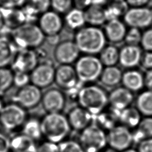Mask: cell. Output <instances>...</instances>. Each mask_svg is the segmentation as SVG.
Wrapping results in <instances>:
<instances>
[{
    "label": "cell",
    "mask_w": 152,
    "mask_h": 152,
    "mask_svg": "<svg viewBox=\"0 0 152 152\" xmlns=\"http://www.w3.org/2000/svg\"><path fill=\"white\" fill-rule=\"evenodd\" d=\"M36 152H59L58 144L45 140L37 145Z\"/></svg>",
    "instance_id": "cell-41"
},
{
    "label": "cell",
    "mask_w": 152,
    "mask_h": 152,
    "mask_svg": "<svg viewBox=\"0 0 152 152\" xmlns=\"http://www.w3.org/2000/svg\"><path fill=\"white\" fill-rule=\"evenodd\" d=\"M26 4L32 7L40 15L50 9V0H27Z\"/></svg>",
    "instance_id": "cell-38"
},
{
    "label": "cell",
    "mask_w": 152,
    "mask_h": 152,
    "mask_svg": "<svg viewBox=\"0 0 152 152\" xmlns=\"http://www.w3.org/2000/svg\"><path fill=\"white\" fill-rule=\"evenodd\" d=\"M144 78V86L147 88V90L152 91V69L147 70L145 75Z\"/></svg>",
    "instance_id": "cell-49"
},
{
    "label": "cell",
    "mask_w": 152,
    "mask_h": 152,
    "mask_svg": "<svg viewBox=\"0 0 152 152\" xmlns=\"http://www.w3.org/2000/svg\"><path fill=\"white\" fill-rule=\"evenodd\" d=\"M74 66L79 81L86 84L99 80L104 67L98 56L92 55L80 56Z\"/></svg>",
    "instance_id": "cell-5"
},
{
    "label": "cell",
    "mask_w": 152,
    "mask_h": 152,
    "mask_svg": "<svg viewBox=\"0 0 152 152\" xmlns=\"http://www.w3.org/2000/svg\"><path fill=\"white\" fill-rule=\"evenodd\" d=\"M132 138L133 144H136L137 145L147 138L143 132L138 128H136V129L132 132Z\"/></svg>",
    "instance_id": "cell-46"
},
{
    "label": "cell",
    "mask_w": 152,
    "mask_h": 152,
    "mask_svg": "<svg viewBox=\"0 0 152 152\" xmlns=\"http://www.w3.org/2000/svg\"><path fill=\"white\" fill-rule=\"evenodd\" d=\"M78 141L84 152H101L107 146V132L93 123L80 132Z\"/></svg>",
    "instance_id": "cell-6"
},
{
    "label": "cell",
    "mask_w": 152,
    "mask_h": 152,
    "mask_svg": "<svg viewBox=\"0 0 152 152\" xmlns=\"http://www.w3.org/2000/svg\"><path fill=\"white\" fill-rule=\"evenodd\" d=\"M142 33V32L140 29L129 27V28L127 30L124 41L126 45L138 46L141 43Z\"/></svg>",
    "instance_id": "cell-35"
},
{
    "label": "cell",
    "mask_w": 152,
    "mask_h": 152,
    "mask_svg": "<svg viewBox=\"0 0 152 152\" xmlns=\"http://www.w3.org/2000/svg\"><path fill=\"white\" fill-rule=\"evenodd\" d=\"M54 83L64 91H69L81 83L78 80L74 65H58L55 69Z\"/></svg>",
    "instance_id": "cell-15"
},
{
    "label": "cell",
    "mask_w": 152,
    "mask_h": 152,
    "mask_svg": "<svg viewBox=\"0 0 152 152\" xmlns=\"http://www.w3.org/2000/svg\"><path fill=\"white\" fill-rule=\"evenodd\" d=\"M71 129L81 131L94 122V116L79 105L69 109L66 116Z\"/></svg>",
    "instance_id": "cell-17"
},
{
    "label": "cell",
    "mask_w": 152,
    "mask_h": 152,
    "mask_svg": "<svg viewBox=\"0 0 152 152\" xmlns=\"http://www.w3.org/2000/svg\"><path fill=\"white\" fill-rule=\"evenodd\" d=\"M112 1H119V0H111Z\"/></svg>",
    "instance_id": "cell-56"
},
{
    "label": "cell",
    "mask_w": 152,
    "mask_h": 152,
    "mask_svg": "<svg viewBox=\"0 0 152 152\" xmlns=\"http://www.w3.org/2000/svg\"><path fill=\"white\" fill-rule=\"evenodd\" d=\"M56 67L49 61L39 62L30 72V83L39 88L49 87L54 83Z\"/></svg>",
    "instance_id": "cell-11"
},
{
    "label": "cell",
    "mask_w": 152,
    "mask_h": 152,
    "mask_svg": "<svg viewBox=\"0 0 152 152\" xmlns=\"http://www.w3.org/2000/svg\"><path fill=\"white\" fill-rule=\"evenodd\" d=\"M138 152H152V138H147L138 144Z\"/></svg>",
    "instance_id": "cell-45"
},
{
    "label": "cell",
    "mask_w": 152,
    "mask_h": 152,
    "mask_svg": "<svg viewBox=\"0 0 152 152\" xmlns=\"http://www.w3.org/2000/svg\"><path fill=\"white\" fill-rule=\"evenodd\" d=\"M103 66H115L119 63V49L114 45H106L98 54Z\"/></svg>",
    "instance_id": "cell-28"
},
{
    "label": "cell",
    "mask_w": 152,
    "mask_h": 152,
    "mask_svg": "<svg viewBox=\"0 0 152 152\" xmlns=\"http://www.w3.org/2000/svg\"><path fill=\"white\" fill-rule=\"evenodd\" d=\"M103 28L107 42L112 44L119 43L124 40L127 28L123 20L115 19L106 21Z\"/></svg>",
    "instance_id": "cell-19"
},
{
    "label": "cell",
    "mask_w": 152,
    "mask_h": 152,
    "mask_svg": "<svg viewBox=\"0 0 152 152\" xmlns=\"http://www.w3.org/2000/svg\"><path fill=\"white\" fill-rule=\"evenodd\" d=\"M18 50L10 36H0V68L11 66Z\"/></svg>",
    "instance_id": "cell-21"
},
{
    "label": "cell",
    "mask_w": 152,
    "mask_h": 152,
    "mask_svg": "<svg viewBox=\"0 0 152 152\" xmlns=\"http://www.w3.org/2000/svg\"><path fill=\"white\" fill-rule=\"evenodd\" d=\"M134 99L133 93L123 86L115 87L108 93V105L119 111L129 107Z\"/></svg>",
    "instance_id": "cell-18"
},
{
    "label": "cell",
    "mask_w": 152,
    "mask_h": 152,
    "mask_svg": "<svg viewBox=\"0 0 152 152\" xmlns=\"http://www.w3.org/2000/svg\"><path fill=\"white\" fill-rule=\"evenodd\" d=\"M140 64L147 70L152 69V52L147 51L142 55Z\"/></svg>",
    "instance_id": "cell-44"
},
{
    "label": "cell",
    "mask_w": 152,
    "mask_h": 152,
    "mask_svg": "<svg viewBox=\"0 0 152 152\" xmlns=\"http://www.w3.org/2000/svg\"><path fill=\"white\" fill-rule=\"evenodd\" d=\"M84 12L86 25L100 27L107 21L104 7L91 5Z\"/></svg>",
    "instance_id": "cell-25"
},
{
    "label": "cell",
    "mask_w": 152,
    "mask_h": 152,
    "mask_svg": "<svg viewBox=\"0 0 152 152\" xmlns=\"http://www.w3.org/2000/svg\"><path fill=\"white\" fill-rule=\"evenodd\" d=\"M90 1H91V5L105 7L107 4L108 0H90Z\"/></svg>",
    "instance_id": "cell-50"
},
{
    "label": "cell",
    "mask_w": 152,
    "mask_h": 152,
    "mask_svg": "<svg viewBox=\"0 0 152 152\" xmlns=\"http://www.w3.org/2000/svg\"><path fill=\"white\" fill-rule=\"evenodd\" d=\"M117 121H118L117 118L110 110L107 112L104 110L94 116L93 123L107 132L116 125Z\"/></svg>",
    "instance_id": "cell-32"
},
{
    "label": "cell",
    "mask_w": 152,
    "mask_h": 152,
    "mask_svg": "<svg viewBox=\"0 0 152 152\" xmlns=\"http://www.w3.org/2000/svg\"><path fill=\"white\" fill-rule=\"evenodd\" d=\"M61 15L51 9L39 15L37 25L46 37H55L61 33L64 26Z\"/></svg>",
    "instance_id": "cell-14"
},
{
    "label": "cell",
    "mask_w": 152,
    "mask_h": 152,
    "mask_svg": "<svg viewBox=\"0 0 152 152\" xmlns=\"http://www.w3.org/2000/svg\"><path fill=\"white\" fill-rule=\"evenodd\" d=\"M30 83V73L21 72V71L14 72L13 86L19 88Z\"/></svg>",
    "instance_id": "cell-37"
},
{
    "label": "cell",
    "mask_w": 152,
    "mask_h": 152,
    "mask_svg": "<svg viewBox=\"0 0 152 152\" xmlns=\"http://www.w3.org/2000/svg\"><path fill=\"white\" fill-rule=\"evenodd\" d=\"M39 63V57L34 49H24L18 50L11 65L14 72L30 73Z\"/></svg>",
    "instance_id": "cell-16"
},
{
    "label": "cell",
    "mask_w": 152,
    "mask_h": 152,
    "mask_svg": "<svg viewBox=\"0 0 152 152\" xmlns=\"http://www.w3.org/2000/svg\"><path fill=\"white\" fill-rule=\"evenodd\" d=\"M40 124L43 137L56 144L66 140L71 130L66 116L62 113H46Z\"/></svg>",
    "instance_id": "cell-3"
},
{
    "label": "cell",
    "mask_w": 152,
    "mask_h": 152,
    "mask_svg": "<svg viewBox=\"0 0 152 152\" xmlns=\"http://www.w3.org/2000/svg\"><path fill=\"white\" fill-rule=\"evenodd\" d=\"M121 83L123 87L132 93L139 91L144 87V75L134 68L127 69L122 74Z\"/></svg>",
    "instance_id": "cell-22"
},
{
    "label": "cell",
    "mask_w": 152,
    "mask_h": 152,
    "mask_svg": "<svg viewBox=\"0 0 152 152\" xmlns=\"http://www.w3.org/2000/svg\"><path fill=\"white\" fill-rule=\"evenodd\" d=\"M142 55L139 46L126 44L119 49V63L125 68L133 69L140 64Z\"/></svg>",
    "instance_id": "cell-20"
},
{
    "label": "cell",
    "mask_w": 152,
    "mask_h": 152,
    "mask_svg": "<svg viewBox=\"0 0 152 152\" xmlns=\"http://www.w3.org/2000/svg\"><path fill=\"white\" fill-rule=\"evenodd\" d=\"M14 71L8 67L0 68V94L7 92L13 86Z\"/></svg>",
    "instance_id": "cell-33"
},
{
    "label": "cell",
    "mask_w": 152,
    "mask_h": 152,
    "mask_svg": "<svg viewBox=\"0 0 152 152\" xmlns=\"http://www.w3.org/2000/svg\"><path fill=\"white\" fill-rule=\"evenodd\" d=\"M107 146L121 152L133 144L132 131L122 125H116L107 132Z\"/></svg>",
    "instance_id": "cell-13"
},
{
    "label": "cell",
    "mask_w": 152,
    "mask_h": 152,
    "mask_svg": "<svg viewBox=\"0 0 152 152\" xmlns=\"http://www.w3.org/2000/svg\"><path fill=\"white\" fill-rule=\"evenodd\" d=\"M27 0H0V7L7 8H20L26 3Z\"/></svg>",
    "instance_id": "cell-42"
},
{
    "label": "cell",
    "mask_w": 152,
    "mask_h": 152,
    "mask_svg": "<svg viewBox=\"0 0 152 152\" xmlns=\"http://www.w3.org/2000/svg\"><path fill=\"white\" fill-rule=\"evenodd\" d=\"M4 25V19L0 13V29L1 28V27Z\"/></svg>",
    "instance_id": "cell-53"
},
{
    "label": "cell",
    "mask_w": 152,
    "mask_h": 152,
    "mask_svg": "<svg viewBox=\"0 0 152 152\" xmlns=\"http://www.w3.org/2000/svg\"><path fill=\"white\" fill-rule=\"evenodd\" d=\"M27 118L26 110L11 102L4 104L0 112V126L6 131L12 132L21 128Z\"/></svg>",
    "instance_id": "cell-7"
},
{
    "label": "cell",
    "mask_w": 152,
    "mask_h": 152,
    "mask_svg": "<svg viewBox=\"0 0 152 152\" xmlns=\"http://www.w3.org/2000/svg\"><path fill=\"white\" fill-rule=\"evenodd\" d=\"M42 95V90L30 83L17 89L12 97V102L18 104L26 110L30 109L40 104Z\"/></svg>",
    "instance_id": "cell-9"
},
{
    "label": "cell",
    "mask_w": 152,
    "mask_h": 152,
    "mask_svg": "<svg viewBox=\"0 0 152 152\" xmlns=\"http://www.w3.org/2000/svg\"><path fill=\"white\" fill-rule=\"evenodd\" d=\"M18 50L35 49L44 42L46 36L37 24L24 23L12 30L10 36Z\"/></svg>",
    "instance_id": "cell-4"
},
{
    "label": "cell",
    "mask_w": 152,
    "mask_h": 152,
    "mask_svg": "<svg viewBox=\"0 0 152 152\" xmlns=\"http://www.w3.org/2000/svg\"><path fill=\"white\" fill-rule=\"evenodd\" d=\"M21 133L37 141L43 137L40 120L36 118H27L21 127Z\"/></svg>",
    "instance_id": "cell-31"
},
{
    "label": "cell",
    "mask_w": 152,
    "mask_h": 152,
    "mask_svg": "<svg viewBox=\"0 0 152 152\" xmlns=\"http://www.w3.org/2000/svg\"><path fill=\"white\" fill-rule=\"evenodd\" d=\"M67 97L58 87H48L42 92L40 104L46 113H62L66 107Z\"/></svg>",
    "instance_id": "cell-8"
},
{
    "label": "cell",
    "mask_w": 152,
    "mask_h": 152,
    "mask_svg": "<svg viewBox=\"0 0 152 152\" xmlns=\"http://www.w3.org/2000/svg\"><path fill=\"white\" fill-rule=\"evenodd\" d=\"M80 52L74 40L58 42L53 50V58L58 65H72L80 56Z\"/></svg>",
    "instance_id": "cell-12"
},
{
    "label": "cell",
    "mask_w": 152,
    "mask_h": 152,
    "mask_svg": "<svg viewBox=\"0 0 152 152\" xmlns=\"http://www.w3.org/2000/svg\"><path fill=\"white\" fill-rule=\"evenodd\" d=\"M141 120V115L136 107H128L122 110L119 115L118 121L121 125L131 128H135Z\"/></svg>",
    "instance_id": "cell-27"
},
{
    "label": "cell",
    "mask_w": 152,
    "mask_h": 152,
    "mask_svg": "<svg viewBox=\"0 0 152 152\" xmlns=\"http://www.w3.org/2000/svg\"><path fill=\"white\" fill-rule=\"evenodd\" d=\"M121 152H138V151H137V149H135V148L130 147V148H127V149H126L125 150H123V151H122Z\"/></svg>",
    "instance_id": "cell-52"
},
{
    "label": "cell",
    "mask_w": 152,
    "mask_h": 152,
    "mask_svg": "<svg viewBox=\"0 0 152 152\" xmlns=\"http://www.w3.org/2000/svg\"><path fill=\"white\" fill-rule=\"evenodd\" d=\"M76 99L78 105L94 116L104 111L108 105V93L103 88L93 84L83 85Z\"/></svg>",
    "instance_id": "cell-2"
},
{
    "label": "cell",
    "mask_w": 152,
    "mask_h": 152,
    "mask_svg": "<svg viewBox=\"0 0 152 152\" xmlns=\"http://www.w3.org/2000/svg\"><path fill=\"white\" fill-rule=\"evenodd\" d=\"M73 7L84 11L91 5L90 0H72Z\"/></svg>",
    "instance_id": "cell-47"
},
{
    "label": "cell",
    "mask_w": 152,
    "mask_h": 152,
    "mask_svg": "<svg viewBox=\"0 0 152 152\" xmlns=\"http://www.w3.org/2000/svg\"><path fill=\"white\" fill-rule=\"evenodd\" d=\"M101 152H118V151H116V150H113V149H112V148H110V147H106L104 150H103Z\"/></svg>",
    "instance_id": "cell-51"
},
{
    "label": "cell",
    "mask_w": 152,
    "mask_h": 152,
    "mask_svg": "<svg viewBox=\"0 0 152 152\" xmlns=\"http://www.w3.org/2000/svg\"><path fill=\"white\" fill-rule=\"evenodd\" d=\"M129 7H147L151 0H125Z\"/></svg>",
    "instance_id": "cell-48"
},
{
    "label": "cell",
    "mask_w": 152,
    "mask_h": 152,
    "mask_svg": "<svg viewBox=\"0 0 152 152\" xmlns=\"http://www.w3.org/2000/svg\"><path fill=\"white\" fill-rule=\"evenodd\" d=\"M140 45L146 51L152 52V27H148L142 32Z\"/></svg>",
    "instance_id": "cell-39"
},
{
    "label": "cell",
    "mask_w": 152,
    "mask_h": 152,
    "mask_svg": "<svg viewBox=\"0 0 152 152\" xmlns=\"http://www.w3.org/2000/svg\"><path fill=\"white\" fill-rule=\"evenodd\" d=\"M63 19L64 25L71 30L76 31L86 25L84 11L76 8L72 7L65 14Z\"/></svg>",
    "instance_id": "cell-26"
},
{
    "label": "cell",
    "mask_w": 152,
    "mask_h": 152,
    "mask_svg": "<svg viewBox=\"0 0 152 152\" xmlns=\"http://www.w3.org/2000/svg\"><path fill=\"white\" fill-rule=\"evenodd\" d=\"M123 21L129 27L146 29L152 25V13L147 7H129L122 17Z\"/></svg>",
    "instance_id": "cell-10"
},
{
    "label": "cell",
    "mask_w": 152,
    "mask_h": 152,
    "mask_svg": "<svg viewBox=\"0 0 152 152\" xmlns=\"http://www.w3.org/2000/svg\"><path fill=\"white\" fill-rule=\"evenodd\" d=\"M135 106L141 115L152 117V91L147 90L140 93L136 99Z\"/></svg>",
    "instance_id": "cell-30"
},
{
    "label": "cell",
    "mask_w": 152,
    "mask_h": 152,
    "mask_svg": "<svg viewBox=\"0 0 152 152\" xmlns=\"http://www.w3.org/2000/svg\"><path fill=\"white\" fill-rule=\"evenodd\" d=\"M122 74L121 69L116 65L104 66L99 80L104 86L115 88L121 83Z\"/></svg>",
    "instance_id": "cell-24"
},
{
    "label": "cell",
    "mask_w": 152,
    "mask_h": 152,
    "mask_svg": "<svg viewBox=\"0 0 152 152\" xmlns=\"http://www.w3.org/2000/svg\"><path fill=\"white\" fill-rule=\"evenodd\" d=\"M10 137L0 131V152H10Z\"/></svg>",
    "instance_id": "cell-43"
},
{
    "label": "cell",
    "mask_w": 152,
    "mask_h": 152,
    "mask_svg": "<svg viewBox=\"0 0 152 152\" xmlns=\"http://www.w3.org/2000/svg\"><path fill=\"white\" fill-rule=\"evenodd\" d=\"M37 147L36 141L23 133L10 138L11 152H36Z\"/></svg>",
    "instance_id": "cell-23"
},
{
    "label": "cell",
    "mask_w": 152,
    "mask_h": 152,
    "mask_svg": "<svg viewBox=\"0 0 152 152\" xmlns=\"http://www.w3.org/2000/svg\"><path fill=\"white\" fill-rule=\"evenodd\" d=\"M129 8V6L125 0L114 1L104 7L106 18L107 21L120 19L123 17L125 12Z\"/></svg>",
    "instance_id": "cell-29"
},
{
    "label": "cell",
    "mask_w": 152,
    "mask_h": 152,
    "mask_svg": "<svg viewBox=\"0 0 152 152\" xmlns=\"http://www.w3.org/2000/svg\"><path fill=\"white\" fill-rule=\"evenodd\" d=\"M74 41L83 55H97L107 45L103 29L89 25L75 31Z\"/></svg>",
    "instance_id": "cell-1"
},
{
    "label": "cell",
    "mask_w": 152,
    "mask_h": 152,
    "mask_svg": "<svg viewBox=\"0 0 152 152\" xmlns=\"http://www.w3.org/2000/svg\"><path fill=\"white\" fill-rule=\"evenodd\" d=\"M4 104H5L4 103L2 99L0 97V112H1V110H2V109L3 108V107H4Z\"/></svg>",
    "instance_id": "cell-54"
},
{
    "label": "cell",
    "mask_w": 152,
    "mask_h": 152,
    "mask_svg": "<svg viewBox=\"0 0 152 152\" xmlns=\"http://www.w3.org/2000/svg\"><path fill=\"white\" fill-rule=\"evenodd\" d=\"M59 152H84L78 141L66 139L58 144Z\"/></svg>",
    "instance_id": "cell-36"
},
{
    "label": "cell",
    "mask_w": 152,
    "mask_h": 152,
    "mask_svg": "<svg viewBox=\"0 0 152 152\" xmlns=\"http://www.w3.org/2000/svg\"><path fill=\"white\" fill-rule=\"evenodd\" d=\"M72 7V0H50V9L61 15H64Z\"/></svg>",
    "instance_id": "cell-34"
},
{
    "label": "cell",
    "mask_w": 152,
    "mask_h": 152,
    "mask_svg": "<svg viewBox=\"0 0 152 152\" xmlns=\"http://www.w3.org/2000/svg\"><path fill=\"white\" fill-rule=\"evenodd\" d=\"M137 128L143 132L147 138H152V117H145L142 119Z\"/></svg>",
    "instance_id": "cell-40"
},
{
    "label": "cell",
    "mask_w": 152,
    "mask_h": 152,
    "mask_svg": "<svg viewBox=\"0 0 152 152\" xmlns=\"http://www.w3.org/2000/svg\"><path fill=\"white\" fill-rule=\"evenodd\" d=\"M150 9H151V13H152V6L150 7Z\"/></svg>",
    "instance_id": "cell-55"
}]
</instances>
